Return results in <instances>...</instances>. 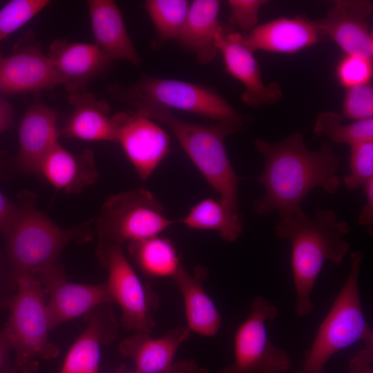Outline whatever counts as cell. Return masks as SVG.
Instances as JSON below:
<instances>
[{
	"mask_svg": "<svg viewBox=\"0 0 373 373\" xmlns=\"http://www.w3.org/2000/svg\"><path fill=\"white\" fill-rule=\"evenodd\" d=\"M63 84L48 55L35 43H26L0 61V92H36Z\"/></svg>",
	"mask_w": 373,
	"mask_h": 373,
	"instance_id": "obj_15",
	"label": "cell"
},
{
	"mask_svg": "<svg viewBox=\"0 0 373 373\" xmlns=\"http://www.w3.org/2000/svg\"><path fill=\"white\" fill-rule=\"evenodd\" d=\"M46 291L33 275L19 277L17 287L8 308L4 329L10 338L17 370L32 373L40 360L56 358L59 349L48 340L51 331Z\"/></svg>",
	"mask_w": 373,
	"mask_h": 373,
	"instance_id": "obj_6",
	"label": "cell"
},
{
	"mask_svg": "<svg viewBox=\"0 0 373 373\" xmlns=\"http://www.w3.org/2000/svg\"><path fill=\"white\" fill-rule=\"evenodd\" d=\"M35 276L48 296L46 304L51 330L100 305L114 303L106 282L93 285L70 282L59 263Z\"/></svg>",
	"mask_w": 373,
	"mask_h": 373,
	"instance_id": "obj_12",
	"label": "cell"
},
{
	"mask_svg": "<svg viewBox=\"0 0 373 373\" xmlns=\"http://www.w3.org/2000/svg\"><path fill=\"white\" fill-rule=\"evenodd\" d=\"M18 211V204L12 202L0 191V232L3 233L12 224Z\"/></svg>",
	"mask_w": 373,
	"mask_h": 373,
	"instance_id": "obj_39",
	"label": "cell"
},
{
	"mask_svg": "<svg viewBox=\"0 0 373 373\" xmlns=\"http://www.w3.org/2000/svg\"><path fill=\"white\" fill-rule=\"evenodd\" d=\"M363 260L361 251L351 253L347 278L320 324L303 369L294 373H325V365L338 352L358 341L364 344L373 342V332L363 314L358 287Z\"/></svg>",
	"mask_w": 373,
	"mask_h": 373,
	"instance_id": "obj_5",
	"label": "cell"
},
{
	"mask_svg": "<svg viewBox=\"0 0 373 373\" xmlns=\"http://www.w3.org/2000/svg\"><path fill=\"white\" fill-rule=\"evenodd\" d=\"M128 373H139V372H137V371H135V372H128Z\"/></svg>",
	"mask_w": 373,
	"mask_h": 373,
	"instance_id": "obj_42",
	"label": "cell"
},
{
	"mask_svg": "<svg viewBox=\"0 0 373 373\" xmlns=\"http://www.w3.org/2000/svg\"><path fill=\"white\" fill-rule=\"evenodd\" d=\"M39 173L57 189L70 194L82 192L97 178L93 153L86 149L73 154L59 142L42 161Z\"/></svg>",
	"mask_w": 373,
	"mask_h": 373,
	"instance_id": "obj_24",
	"label": "cell"
},
{
	"mask_svg": "<svg viewBox=\"0 0 373 373\" xmlns=\"http://www.w3.org/2000/svg\"><path fill=\"white\" fill-rule=\"evenodd\" d=\"M113 118L116 142L139 178L146 181L170 153L169 135L153 120L133 111L117 113Z\"/></svg>",
	"mask_w": 373,
	"mask_h": 373,
	"instance_id": "obj_11",
	"label": "cell"
},
{
	"mask_svg": "<svg viewBox=\"0 0 373 373\" xmlns=\"http://www.w3.org/2000/svg\"><path fill=\"white\" fill-rule=\"evenodd\" d=\"M254 144L265 161L258 182L265 193L253 204L254 211L260 216L276 211L280 218H286L302 209L303 200L314 189L334 194L341 185L336 175L339 158L328 142L310 151L303 135L295 133L279 142L256 139Z\"/></svg>",
	"mask_w": 373,
	"mask_h": 373,
	"instance_id": "obj_1",
	"label": "cell"
},
{
	"mask_svg": "<svg viewBox=\"0 0 373 373\" xmlns=\"http://www.w3.org/2000/svg\"><path fill=\"white\" fill-rule=\"evenodd\" d=\"M18 198L15 218L2 233L4 252L18 278L45 272L58 264L59 255L68 242H84L92 238L91 220L63 229L37 208L33 193L21 191Z\"/></svg>",
	"mask_w": 373,
	"mask_h": 373,
	"instance_id": "obj_4",
	"label": "cell"
},
{
	"mask_svg": "<svg viewBox=\"0 0 373 373\" xmlns=\"http://www.w3.org/2000/svg\"><path fill=\"white\" fill-rule=\"evenodd\" d=\"M84 317L87 326L70 347L59 373H98L101 347L117 336L112 304L100 305Z\"/></svg>",
	"mask_w": 373,
	"mask_h": 373,
	"instance_id": "obj_19",
	"label": "cell"
},
{
	"mask_svg": "<svg viewBox=\"0 0 373 373\" xmlns=\"http://www.w3.org/2000/svg\"><path fill=\"white\" fill-rule=\"evenodd\" d=\"M208 276V269L202 265H197L193 274L181 266L172 279L184 299L187 327L191 332L211 337L220 330L222 317L204 290L203 283Z\"/></svg>",
	"mask_w": 373,
	"mask_h": 373,
	"instance_id": "obj_23",
	"label": "cell"
},
{
	"mask_svg": "<svg viewBox=\"0 0 373 373\" xmlns=\"http://www.w3.org/2000/svg\"><path fill=\"white\" fill-rule=\"evenodd\" d=\"M342 113L344 118L355 121L372 118L373 88L370 83L346 88Z\"/></svg>",
	"mask_w": 373,
	"mask_h": 373,
	"instance_id": "obj_33",
	"label": "cell"
},
{
	"mask_svg": "<svg viewBox=\"0 0 373 373\" xmlns=\"http://www.w3.org/2000/svg\"><path fill=\"white\" fill-rule=\"evenodd\" d=\"M187 327L178 326L162 336L135 332L119 344L121 354L131 358L139 373H166L173 364L178 347L191 336Z\"/></svg>",
	"mask_w": 373,
	"mask_h": 373,
	"instance_id": "obj_20",
	"label": "cell"
},
{
	"mask_svg": "<svg viewBox=\"0 0 373 373\" xmlns=\"http://www.w3.org/2000/svg\"><path fill=\"white\" fill-rule=\"evenodd\" d=\"M190 2L186 0H147L144 3L159 39H178L185 23Z\"/></svg>",
	"mask_w": 373,
	"mask_h": 373,
	"instance_id": "obj_29",
	"label": "cell"
},
{
	"mask_svg": "<svg viewBox=\"0 0 373 373\" xmlns=\"http://www.w3.org/2000/svg\"><path fill=\"white\" fill-rule=\"evenodd\" d=\"M216 46L223 57L226 70L244 86L242 102L249 106L258 108L262 104L278 102L282 90L276 83L263 82L259 64L240 41V33L222 26L218 32Z\"/></svg>",
	"mask_w": 373,
	"mask_h": 373,
	"instance_id": "obj_14",
	"label": "cell"
},
{
	"mask_svg": "<svg viewBox=\"0 0 373 373\" xmlns=\"http://www.w3.org/2000/svg\"><path fill=\"white\" fill-rule=\"evenodd\" d=\"M166 373H210L200 367L194 360L185 359L173 363Z\"/></svg>",
	"mask_w": 373,
	"mask_h": 373,
	"instance_id": "obj_40",
	"label": "cell"
},
{
	"mask_svg": "<svg viewBox=\"0 0 373 373\" xmlns=\"http://www.w3.org/2000/svg\"><path fill=\"white\" fill-rule=\"evenodd\" d=\"M342 115L334 112L321 113L315 122L314 133L325 136L336 144H354L373 141V118L355 121L349 124L343 122Z\"/></svg>",
	"mask_w": 373,
	"mask_h": 373,
	"instance_id": "obj_28",
	"label": "cell"
},
{
	"mask_svg": "<svg viewBox=\"0 0 373 373\" xmlns=\"http://www.w3.org/2000/svg\"><path fill=\"white\" fill-rule=\"evenodd\" d=\"M111 93L120 100L138 99L162 107L182 110L218 122H242L245 117L213 89L178 79H162L142 74L128 87L114 86Z\"/></svg>",
	"mask_w": 373,
	"mask_h": 373,
	"instance_id": "obj_8",
	"label": "cell"
},
{
	"mask_svg": "<svg viewBox=\"0 0 373 373\" xmlns=\"http://www.w3.org/2000/svg\"><path fill=\"white\" fill-rule=\"evenodd\" d=\"M87 5L95 44L113 61L124 59L138 65L140 57L116 3L112 0H89Z\"/></svg>",
	"mask_w": 373,
	"mask_h": 373,
	"instance_id": "obj_21",
	"label": "cell"
},
{
	"mask_svg": "<svg viewBox=\"0 0 373 373\" xmlns=\"http://www.w3.org/2000/svg\"><path fill=\"white\" fill-rule=\"evenodd\" d=\"M372 59L345 55L336 68V77L345 88L370 83L372 77Z\"/></svg>",
	"mask_w": 373,
	"mask_h": 373,
	"instance_id": "obj_32",
	"label": "cell"
},
{
	"mask_svg": "<svg viewBox=\"0 0 373 373\" xmlns=\"http://www.w3.org/2000/svg\"><path fill=\"white\" fill-rule=\"evenodd\" d=\"M220 1L194 0L178 37L182 46L195 55L198 60L206 64L213 59L218 50L216 40L222 25L218 20Z\"/></svg>",
	"mask_w": 373,
	"mask_h": 373,
	"instance_id": "obj_25",
	"label": "cell"
},
{
	"mask_svg": "<svg viewBox=\"0 0 373 373\" xmlns=\"http://www.w3.org/2000/svg\"><path fill=\"white\" fill-rule=\"evenodd\" d=\"M349 224L339 220L331 209H320L309 218L301 209L280 218L276 236L287 239L291 245V269L296 300L295 310L300 317L307 316L314 308L311 294L324 263L340 265L350 249L345 236Z\"/></svg>",
	"mask_w": 373,
	"mask_h": 373,
	"instance_id": "obj_2",
	"label": "cell"
},
{
	"mask_svg": "<svg viewBox=\"0 0 373 373\" xmlns=\"http://www.w3.org/2000/svg\"><path fill=\"white\" fill-rule=\"evenodd\" d=\"M123 102L133 108L131 111L165 124L208 184L218 192L219 200L231 211L240 213V178L228 157L225 139L242 131L244 123L198 124L182 120L171 110L145 100L126 99Z\"/></svg>",
	"mask_w": 373,
	"mask_h": 373,
	"instance_id": "obj_3",
	"label": "cell"
},
{
	"mask_svg": "<svg viewBox=\"0 0 373 373\" xmlns=\"http://www.w3.org/2000/svg\"><path fill=\"white\" fill-rule=\"evenodd\" d=\"M69 102L74 109L59 135L87 141L116 142V131L110 107L88 90L70 93Z\"/></svg>",
	"mask_w": 373,
	"mask_h": 373,
	"instance_id": "obj_22",
	"label": "cell"
},
{
	"mask_svg": "<svg viewBox=\"0 0 373 373\" xmlns=\"http://www.w3.org/2000/svg\"><path fill=\"white\" fill-rule=\"evenodd\" d=\"M365 195V203L358 216V224L367 227L370 233L372 234L373 224V178L370 179L362 186Z\"/></svg>",
	"mask_w": 373,
	"mask_h": 373,
	"instance_id": "obj_37",
	"label": "cell"
},
{
	"mask_svg": "<svg viewBox=\"0 0 373 373\" xmlns=\"http://www.w3.org/2000/svg\"><path fill=\"white\" fill-rule=\"evenodd\" d=\"M49 3L48 0H12L0 10V43L19 29ZM0 53V61L2 59Z\"/></svg>",
	"mask_w": 373,
	"mask_h": 373,
	"instance_id": "obj_30",
	"label": "cell"
},
{
	"mask_svg": "<svg viewBox=\"0 0 373 373\" xmlns=\"http://www.w3.org/2000/svg\"><path fill=\"white\" fill-rule=\"evenodd\" d=\"M13 124L12 107L6 99L0 97V133L10 128Z\"/></svg>",
	"mask_w": 373,
	"mask_h": 373,
	"instance_id": "obj_41",
	"label": "cell"
},
{
	"mask_svg": "<svg viewBox=\"0 0 373 373\" xmlns=\"http://www.w3.org/2000/svg\"><path fill=\"white\" fill-rule=\"evenodd\" d=\"M127 249L137 268L151 278H172L182 266L174 243L160 235L129 242Z\"/></svg>",
	"mask_w": 373,
	"mask_h": 373,
	"instance_id": "obj_26",
	"label": "cell"
},
{
	"mask_svg": "<svg viewBox=\"0 0 373 373\" xmlns=\"http://www.w3.org/2000/svg\"><path fill=\"white\" fill-rule=\"evenodd\" d=\"M12 345L4 329L0 331V373H16L14 361L10 358Z\"/></svg>",
	"mask_w": 373,
	"mask_h": 373,
	"instance_id": "obj_38",
	"label": "cell"
},
{
	"mask_svg": "<svg viewBox=\"0 0 373 373\" xmlns=\"http://www.w3.org/2000/svg\"><path fill=\"white\" fill-rule=\"evenodd\" d=\"M97 256L108 272L106 281L113 303L122 309L121 322L127 330L151 333L155 326L153 291L143 285L124 256L122 246L98 243Z\"/></svg>",
	"mask_w": 373,
	"mask_h": 373,
	"instance_id": "obj_10",
	"label": "cell"
},
{
	"mask_svg": "<svg viewBox=\"0 0 373 373\" xmlns=\"http://www.w3.org/2000/svg\"><path fill=\"white\" fill-rule=\"evenodd\" d=\"M267 2L265 0H229V25L238 28L241 34L249 32L258 26L259 12Z\"/></svg>",
	"mask_w": 373,
	"mask_h": 373,
	"instance_id": "obj_34",
	"label": "cell"
},
{
	"mask_svg": "<svg viewBox=\"0 0 373 373\" xmlns=\"http://www.w3.org/2000/svg\"><path fill=\"white\" fill-rule=\"evenodd\" d=\"M321 37L315 21L296 16L258 25L247 34L240 33V41L252 52L294 54L319 42Z\"/></svg>",
	"mask_w": 373,
	"mask_h": 373,
	"instance_id": "obj_18",
	"label": "cell"
},
{
	"mask_svg": "<svg viewBox=\"0 0 373 373\" xmlns=\"http://www.w3.org/2000/svg\"><path fill=\"white\" fill-rule=\"evenodd\" d=\"M175 223L150 191L135 188L104 201L96 227L99 243L122 246L158 236Z\"/></svg>",
	"mask_w": 373,
	"mask_h": 373,
	"instance_id": "obj_7",
	"label": "cell"
},
{
	"mask_svg": "<svg viewBox=\"0 0 373 373\" xmlns=\"http://www.w3.org/2000/svg\"><path fill=\"white\" fill-rule=\"evenodd\" d=\"M278 309L262 296L256 297L250 312L234 337V360L218 373H285L291 366L287 352L269 339L265 323L274 320Z\"/></svg>",
	"mask_w": 373,
	"mask_h": 373,
	"instance_id": "obj_9",
	"label": "cell"
},
{
	"mask_svg": "<svg viewBox=\"0 0 373 373\" xmlns=\"http://www.w3.org/2000/svg\"><path fill=\"white\" fill-rule=\"evenodd\" d=\"M364 345L365 348L358 352L350 361L349 373H373V343Z\"/></svg>",
	"mask_w": 373,
	"mask_h": 373,
	"instance_id": "obj_36",
	"label": "cell"
},
{
	"mask_svg": "<svg viewBox=\"0 0 373 373\" xmlns=\"http://www.w3.org/2000/svg\"><path fill=\"white\" fill-rule=\"evenodd\" d=\"M177 223L191 229L216 231L228 242L236 241L242 231L240 213L231 211L219 199L211 198L193 205L188 214L177 220Z\"/></svg>",
	"mask_w": 373,
	"mask_h": 373,
	"instance_id": "obj_27",
	"label": "cell"
},
{
	"mask_svg": "<svg viewBox=\"0 0 373 373\" xmlns=\"http://www.w3.org/2000/svg\"><path fill=\"white\" fill-rule=\"evenodd\" d=\"M18 278L4 250H0V310L8 308L17 290Z\"/></svg>",
	"mask_w": 373,
	"mask_h": 373,
	"instance_id": "obj_35",
	"label": "cell"
},
{
	"mask_svg": "<svg viewBox=\"0 0 373 373\" xmlns=\"http://www.w3.org/2000/svg\"><path fill=\"white\" fill-rule=\"evenodd\" d=\"M350 169L343 180L349 189L362 187L373 178V141L351 146Z\"/></svg>",
	"mask_w": 373,
	"mask_h": 373,
	"instance_id": "obj_31",
	"label": "cell"
},
{
	"mask_svg": "<svg viewBox=\"0 0 373 373\" xmlns=\"http://www.w3.org/2000/svg\"><path fill=\"white\" fill-rule=\"evenodd\" d=\"M59 136L55 112L42 104H32L24 113L19 124V147L12 171L39 173L42 161L58 143Z\"/></svg>",
	"mask_w": 373,
	"mask_h": 373,
	"instance_id": "obj_16",
	"label": "cell"
},
{
	"mask_svg": "<svg viewBox=\"0 0 373 373\" xmlns=\"http://www.w3.org/2000/svg\"><path fill=\"white\" fill-rule=\"evenodd\" d=\"M372 10L369 1H336L326 17L315 23L321 35L332 39L345 55L372 59L373 37L369 27Z\"/></svg>",
	"mask_w": 373,
	"mask_h": 373,
	"instance_id": "obj_13",
	"label": "cell"
},
{
	"mask_svg": "<svg viewBox=\"0 0 373 373\" xmlns=\"http://www.w3.org/2000/svg\"><path fill=\"white\" fill-rule=\"evenodd\" d=\"M70 93L86 89L113 62L95 44L54 41L47 54Z\"/></svg>",
	"mask_w": 373,
	"mask_h": 373,
	"instance_id": "obj_17",
	"label": "cell"
}]
</instances>
